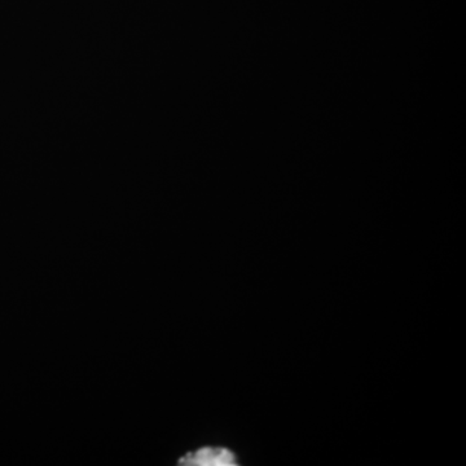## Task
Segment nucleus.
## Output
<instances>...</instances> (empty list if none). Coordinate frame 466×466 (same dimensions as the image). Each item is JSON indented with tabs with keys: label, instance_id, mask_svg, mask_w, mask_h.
<instances>
[{
	"label": "nucleus",
	"instance_id": "f257e3e1",
	"mask_svg": "<svg viewBox=\"0 0 466 466\" xmlns=\"http://www.w3.org/2000/svg\"><path fill=\"white\" fill-rule=\"evenodd\" d=\"M179 464L187 466H234L236 458L230 449L205 447L187 453L179 460Z\"/></svg>",
	"mask_w": 466,
	"mask_h": 466
}]
</instances>
